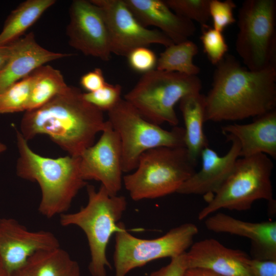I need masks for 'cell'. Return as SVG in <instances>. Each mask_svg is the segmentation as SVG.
I'll return each mask as SVG.
<instances>
[{
	"mask_svg": "<svg viewBox=\"0 0 276 276\" xmlns=\"http://www.w3.org/2000/svg\"><path fill=\"white\" fill-rule=\"evenodd\" d=\"M183 276H224L212 270L200 268H187Z\"/></svg>",
	"mask_w": 276,
	"mask_h": 276,
	"instance_id": "cell-35",
	"label": "cell"
},
{
	"mask_svg": "<svg viewBox=\"0 0 276 276\" xmlns=\"http://www.w3.org/2000/svg\"><path fill=\"white\" fill-rule=\"evenodd\" d=\"M201 27L203 51L211 63L216 65L227 54L228 45L222 32L208 24Z\"/></svg>",
	"mask_w": 276,
	"mask_h": 276,
	"instance_id": "cell-28",
	"label": "cell"
},
{
	"mask_svg": "<svg viewBox=\"0 0 276 276\" xmlns=\"http://www.w3.org/2000/svg\"><path fill=\"white\" fill-rule=\"evenodd\" d=\"M186 258L188 268H204L224 276H251L250 257L245 252L226 247L214 239L192 244Z\"/></svg>",
	"mask_w": 276,
	"mask_h": 276,
	"instance_id": "cell-17",
	"label": "cell"
},
{
	"mask_svg": "<svg viewBox=\"0 0 276 276\" xmlns=\"http://www.w3.org/2000/svg\"><path fill=\"white\" fill-rule=\"evenodd\" d=\"M231 142L227 152L220 156L209 146L201 152V167L181 186L176 193L184 195H199L212 198L231 173L240 157V145L234 137L226 136Z\"/></svg>",
	"mask_w": 276,
	"mask_h": 276,
	"instance_id": "cell-15",
	"label": "cell"
},
{
	"mask_svg": "<svg viewBox=\"0 0 276 276\" xmlns=\"http://www.w3.org/2000/svg\"><path fill=\"white\" fill-rule=\"evenodd\" d=\"M83 179L100 181L110 195H117L123 183L122 156L119 135L107 120L97 142L79 156Z\"/></svg>",
	"mask_w": 276,
	"mask_h": 276,
	"instance_id": "cell-13",
	"label": "cell"
},
{
	"mask_svg": "<svg viewBox=\"0 0 276 276\" xmlns=\"http://www.w3.org/2000/svg\"><path fill=\"white\" fill-rule=\"evenodd\" d=\"M12 276H26L23 271L20 269L14 272Z\"/></svg>",
	"mask_w": 276,
	"mask_h": 276,
	"instance_id": "cell-39",
	"label": "cell"
},
{
	"mask_svg": "<svg viewBox=\"0 0 276 276\" xmlns=\"http://www.w3.org/2000/svg\"><path fill=\"white\" fill-rule=\"evenodd\" d=\"M136 19L145 27L154 26L174 43L187 40L196 28L193 21L174 12L164 0H125Z\"/></svg>",
	"mask_w": 276,
	"mask_h": 276,
	"instance_id": "cell-19",
	"label": "cell"
},
{
	"mask_svg": "<svg viewBox=\"0 0 276 276\" xmlns=\"http://www.w3.org/2000/svg\"><path fill=\"white\" fill-rule=\"evenodd\" d=\"M108 117L107 121L120 138L123 172L134 170L140 156L150 149L185 147L183 128H162L147 120L124 99L108 111Z\"/></svg>",
	"mask_w": 276,
	"mask_h": 276,
	"instance_id": "cell-8",
	"label": "cell"
},
{
	"mask_svg": "<svg viewBox=\"0 0 276 276\" xmlns=\"http://www.w3.org/2000/svg\"><path fill=\"white\" fill-rule=\"evenodd\" d=\"M33 73L34 81L27 111L44 105L68 87L60 71L50 65H42Z\"/></svg>",
	"mask_w": 276,
	"mask_h": 276,
	"instance_id": "cell-24",
	"label": "cell"
},
{
	"mask_svg": "<svg viewBox=\"0 0 276 276\" xmlns=\"http://www.w3.org/2000/svg\"><path fill=\"white\" fill-rule=\"evenodd\" d=\"M122 90L120 84H111L107 82L100 89L93 92L83 93V96L87 102L100 111L108 112L122 99Z\"/></svg>",
	"mask_w": 276,
	"mask_h": 276,
	"instance_id": "cell-29",
	"label": "cell"
},
{
	"mask_svg": "<svg viewBox=\"0 0 276 276\" xmlns=\"http://www.w3.org/2000/svg\"><path fill=\"white\" fill-rule=\"evenodd\" d=\"M0 276H11L0 262Z\"/></svg>",
	"mask_w": 276,
	"mask_h": 276,
	"instance_id": "cell-37",
	"label": "cell"
},
{
	"mask_svg": "<svg viewBox=\"0 0 276 276\" xmlns=\"http://www.w3.org/2000/svg\"><path fill=\"white\" fill-rule=\"evenodd\" d=\"M59 247L50 232L30 231L14 219H0V262L11 276L35 253Z\"/></svg>",
	"mask_w": 276,
	"mask_h": 276,
	"instance_id": "cell-14",
	"label": "cell"
},
{
	"mask_svg": "<svg viewBox=\"0 0 276 276\" xmlns=\"http://www.w3.org/2000/svg\"><path fill=\"white\" fill-rule=\"evenodd\" d=\"M226 136L236 139L239 143V157L264 154L276 157V111L273 110L255 118L248 124L234 123L222 127Z\"/></svg>",
	"mask_w": 276,
	"mask_h": 276,
	"instance_id": "cell-20",
	"label": "cell"
},
{
	"mask_svg": "<svg viewBox=\"0 0 276 276\" xmlns=\"http://www.w3.org/2000/svg\"><path fill=\"white\" fill-rule=\"evenodd\" d=\"M196 166L185 147L155 148L142 154L123 183L134 201L155 199L176 193L196 172Z\"/></svg>",
	"mask_w": 276,
	"mask_h": 276,
	"instance_id": "cell-5",
	"label": "cell"
},
{
	"mask_svg": "<svg viewBox=\"0 0 276 276\" xmlns=\"http://www.w3.org/2000/svg\"><path fill=\"white\" fill-rule=\"evenodd\" d=\"M236 7L232 0H210L209 13L213 21V28L222 32L227 27L235 23L236 19L233 11Z\"/></svg>",
	"mask_w": 276,
	"mask_h": 276,
	"instance_id": "cell-30",
	"label": "cell"
},
{
	"mask_svg": "<svg viewBox=\"0 0 276 276\" xmlns=\"http://www.w3.org/2000/svg\"><path fill=\"white\" fill-rule=\"evenodd\" d=\"M11 44V56L0 72V94L45 63L71 55L45 49L37 43L33 32Z\"/></svg>",
	"mask_w": 276,
	"mask_h": 276,
	"instance_id": "cell-18",
	"label": "cell"
},
{
	"mask_svg": "<svg viewBox=\"0 0 276 276\" xmlns=\"http://www.w3.org/2000/svg\"><path fill=\"white\" fill-rule=\"evenodd\" d=\"M216 66L205 95V122L257 118L275 110L276 67L252 71L228 54Z\"/></svg>",
	"mask_w": 276,
	"mask_h": 276,
	"instance_id": "cell-1",
	"label": "cell"
},
{
	"mask_svg": "<svg viewBox=\"0 0 276 276\" xmlns=\"http://www.w3.org/2000/svg\"><path fill=\"white\" fill-rule=\"evenodd\" d=\"M88 201L79 211L60 215L62 226L75 225L86 235L90 255L88 270L92 276H107L106 268H111L106 250L112 235L121 231L124 224L119 222L126 210L123 196L110 195L101 185L98 190L87 186Z\"/></svg>",
	"mask_w": 276,
	"mask_h": 276,
	"instance_id": "cell-4",
	"label": "cell"
},
{
	"mask_svg": "<svg viewBox=\"0 0 276 276\" xmlns=\"http://www.w3.org/2000/svg\"><path fill=\"white\" fill-rule=\"evenodd\" d=\"M188 268L186 252L172 258L167 265L151 272L148 276H183Z\"/></svg>",
	"mask_w": 276,
	"mask_h": 276,
	"instance_id": "cell-32",
	"label": "cell"
},
{
	"mask_svg": "<svg viewBox=\"0 0 276 276\" xmlns=\"http://www.w3.org/2000/svg\"><path fill=\"white\" fill-rule=\"evenodd\" d=\"M101 10L109 32L112 54L126 57L133 49L174 43L158 29H149L135 17L125 0H90Z\"/></svg>",
	"mask_w": 276,
	"mask_h": 276,
	"instance_id": "cell-11",
	"label": "cell"
},
{
	"mask_svg": "<svg viewBox=\"0 0 276 276\" xmlns=\"http://www.w3.org/2000/svg\"><path fill=\"white\" fill-rule=\"evenodd\" d=\"M6 150V145L0 142V154L5 152Z\"/></svg>",
	"mask_w": 276,
	"mask_h": 276,
	"instance_id": "cell-38",
	"label": "cell"
},
{
	"mask_svg": "<svg viewBox=\"0 0 276 276\" xmlns=\"http://www.w3.org/2000/svg\"><path fill=\"white\" fill-rule=\"evenodd\" d=\"M248 265L251 276H276V260H261L250 258Z\"/></svg>",
	"mask_w": 276,
	"mask_h": 276,
	"instance_id": "cell-34",
	"label": "cell"
},
{
	"mask_svg": "<svg viewBox=\"0 0 276 276\" xmlns=\"http://www.w3.org/2000/svg\"><path fill=\"white\" fill-rule=\"evenodd\" d=\"M273 168L272 160L264 154L239 157L228 177L198 213V219L222 209L247 210L260 199L273 201L271 180Z\"/></svg>",
	"mask_w": 276,
	"mask_h": 276,
	"instance_id": "cell-7",
	"label": "cell"
},
{
	"mask_svg": "<svg viewBox=\"0 0 276 276\" xmlns=\"http://www.w3.org/2000/svg\"><path fill=\"white\" fill-rule=\"evenodd\" d=\"M179 108L185 126V147L196 165L201 151L208 146L203 128L205 122V95L199 92L185 96L179 101Z\"/></svg>",
	"mask_w": 276,
	"mask_h": 276,
	"instance_id": "cell-21",
	"label": "cell"
},
{
	"mask_svg": "<svg viewBox=\"0 0 276 276\" xmlns=\"http://www.w3.org/2000/svg\"><path fill=\"white\" fill-rule=\"evenodd\" d=\"M276 1L246 0L239 9L236 50L249 70L276 67Z\"/></svg>",
	"mask_w": 276,
	"mask_h": 276,
	"instance_id": "cell-9",
	"label": "cell"
},
{
	"mask_svg": "<svg viewBox=\"0 0 276 276\" xmlns=\"http://www.w3.org/2000/svg\"><path fill=\"white\" fill-rule=\"evenodd\" d=\"M33 81L32 72L0 94V114L27 111Z\"/></svg>",
	"mask_w": 276,
	"mask_h": 276,
	"instance_id": "cell-26",
	"label": "cell"
},
{
	"mask_svg": "<svg viewBox=\"0 0 276 276\" xmlns=\"http://www.w3.org/2000/svg\"><path fill=\"white\" fill-rule=\"evenodd\" d=\"M21 270L26 276H81L78 263L60 247L35 253Z\"/></svg>",
	"mask_w": 276,
	"mask_h": 276,
	"instance_id": "cell-22",
	"label": "cell"
},
{
	"mask_svg": "<svg viewBox=\"0 0 276 276\" xmlns=\"http://www.w3.org/2000/svg\"><path fill=\"white\" fill-rule=\"evenodd\" d=\"M206 218L205 225L210 231L228 233L250 239L251 258L276 260L275 221L250 222L222 213Z\"/></svg>",
	"mask_w": 276,
	"mask_h": 276,
	"instance_id": "cell-16",
	"label": "cell"
},
{
	"mask_svg": "<svg viewBox=\"0 0 276 276\" xmlns=\"http://www.w3.org/2000/svg\"><path fill=\"white\" fill-rule=\"evenodd\" d=\"M168 7L177 14L201 26L208 24L210 20V0H164Z\"/></svg>",
	"mask_w": 276,
	"mask_h": 276,
	"instance_id": "cell-27",
	"label": "cell"
},
{
	"mask_svg": "<svg viewBox=\"0 0 276 276\" xmlns=\"http://www.w3.org/2000/svg\"><path fill=\"white\" fill-rule=\"evenodd\" d=\"M12 45L10 44L0 47V72L8 63L12 54Z\"/></svg>",
	"mask_w": 276,
	"mask_h": 276,
	"instance_id": "cell-36",
	"label": "cell"
},
{
	"mask_svg": "<svg viewBox=\"0 0 276 276\" xmlns=\"http://www.w3.org/2000/svg\"><path fill=\"white\" fill-rule=\"evenodd\" d=\"M107 82L102 70L96 68L84 74L80 78L81 87L86 93L95 91L103 87Z\"/></svg>",
	"mask_w": 276,
	"mask_h": 276,
	"instance_id": "cell-33",
	"label": "cell"
},
{
	"mask_svg": "<svg viewBox=\"0 0 276 276\" xmlns=\"http://www.w3.org/2000/svg\"><path fill=\"white\" fill-rule=\"evenodd\" d=\"M55 0H27L13 10L6 19L0 33V47L19 39L50 7Z\"/></svg>",
	"mask_w": 276,
	"mask_h": 276,
	"instance_id": "cell-23",
	"label": "cell"
},
{
	"mask_svg": "<svg viewBox=\"0 0 276 276\" xmlns=\"http://www.w3.org/2000/svg\"><path fill=\"white\" fill-rule=\"evenodd\" d=\"M126 57L131 68L143 75L156 69L157 61L156 55L148 47L135 48Z\"/></svg>",
	"mask_w": 276,
	"mask_h": 276,
	"instance_id": "cell-31",
	"label": "cell"
},
{
	"mask_svg": "<svg viewBox=\"0 0 276 276\" xmlns=\"http://www.w3.org/2000/svg\"><path fill=\"white\" fill-rule=\"evenodd\" d=\"M198 232L195 224L186 223L171 228L158 238L144 239L129 233L124 225L115 234L113 255L115 276H126L132 269L153 260L172 258L186 252Z\"/></svg>",
	"mask_w": 276,
	"mask_h": 276,
	"instance_id": "cell-10",
	"label": "cell"
},
{
	"mask_svg": "<svg viewBox=\"0 0 276 276\" xmlns=\"http://www.w3.org/2000/svg\"><path fill=\"white\" fill-rule=\"evenodd\" d=\"M106 123L103 112L87 102L79 88L68 86L44 105L25 111L20 132L27 141L48 135L69 155L78 157Z\"/></svg>",
	"mask_w": 276,
	"mask_h": 276,
	"instance_id": "cell-2",
	"label": "cell"
},
{
	"mask_svg": "<svg viewBox=\"0 0 276 276\" xmlns=\"http://www.w3.org/2000/svg\"><path fill=\"white\" fill-rule=\"evenodd\" d=\"M198 52L197 45L188 39L166 47L157 59L156 70L197 76L200 68L193 62Z\"/></svg>",
	"mask_w": 276,
	"mask_h": 276,
	"instance_id": "cell-25",
	"label": "cell"
},
{
	"mask_svg": "<svg viewBox=\"0 0 276 276\" xmlns=\"http://www.w3.org/2000/svg\"><path fill=\"white\" fill-rule=\"evenodd\" d=\"M68 43L86 56L109 61L112 54L107 27L101 9L91 1L75 0L69 9Z\"/></svg>",
	"mask_w": 276,
	"mask_h": 276,
	"instance_id": "cell-12",
	"label": "cell"
},
{
	"mask_svg": "<svg viewBox=\"0 0 276 276\" xmlns=\"http://www.w3.org/2000/svg\"><path fill=\"white\" fill-rule=\"evenodd\" d=\"M197 76L154 70L143 74L124 99L148 121L177 126L179 120L174 106L185 96L200 92Z\"/></svg>",
	"mask_w": 276,
	"mask_h": 276,
	"instance_id": "cell-6",
	"label": "cell"
},
{
	"mask_svg": "<svg viewBox=\"0 0 276 276\" xmlns=\"http://www.w3.org/2000/svg\"><path fill=\"white\" fill-rule=\"evenodd\" d=\"M16 131L19 152L16 174L39 186V212L48 218L66 213L79 191L86 185L81 174L79 157L39 155L30 147L20 131Z\"/></svg>",
	"mask_w": 276,
	"mask_h": 276,
	"instance_id": "cell-3",
	"label": "cell"
}]
</instances>
